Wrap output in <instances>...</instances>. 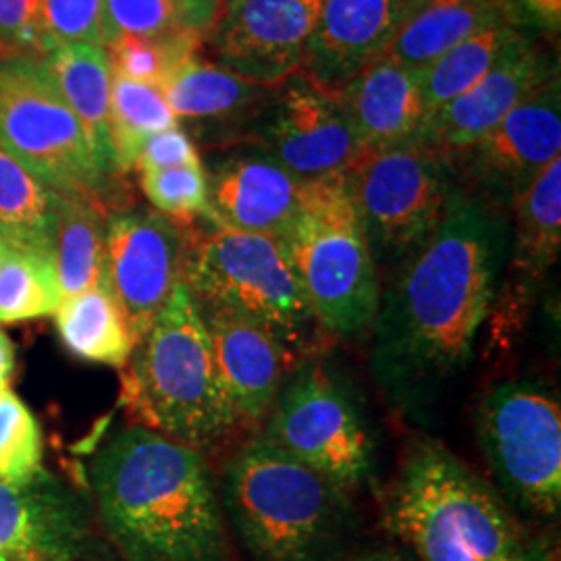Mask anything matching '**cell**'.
I'll return each mask as SVG.
<instances>
[{"label":"cell","mask_w":561,"mask_h":561,"mask_svg":"<svg viewBox=\"0 0 561 561\" xmlns=\"http://www.w3.org/2000/svg\"><path fill=\"white\" fill-rule=\"evenodd\" d=\"M524 32L514 23L484 27L422 69V94L428 113L472 90Z\"/></svg>","instance_id":"obj_29"},{"label":"cell","mask_w":561,"mask_h":561,"mask_svg":"<svg viewBox=\"0 0 561 561\" xmlns=\"http://www.w3.org/2000/svg\"><path fill=\"white\" fill-rule=\"evenodd\" d=\"M510 18L528 32L560 36L561 0H503Z\"/></svg>","instance_id":"obj_39"},{"label":"cell","mask_w":561,"mask_h":561,"mask_svg":"<svg viewBox=\"0 0 561 561\" xmlns=\"http://www.w3.org/2000/svg\"><path fill=\"white\" fill-rule=\"evenodd\" d=\"M0 146L55 194L102 206L113 175L36 55L0 59Z\"/></svg>","instance_id":"obj_9"},{"label":"cell","mask_w":561,"mask_h":561,"mask_svg":"<svg viewBox=\"0 0 561 561\" xmlns=\"http://www.w3.org/2000/svg\"><path fill=\"white\" fill-rule=\"evenodd\" d=\"M81 537L73 505L46 474L25 486L0 481V558L71 561Z\"/></svg>","instance_id":"obj_21"},{"label":"cell","mask_w":561,"mask_h":561,"mask_svg":"<svg viewBox=\"0 0 561 561\" xmlns=\"http://www.w3.org/2000/svg\"><path fill=\"white\" fill-rule=\"evenodd\" d=\"M477 439L503 491L524 510L556 518L561 507V405L539 382L507 381L482 396Z\"/></svg>","instance_id":"obj_10"},{"label":"cell","mask_w":561,"mask_h":561,"mask_svg":"<svg viewBox=\"0 0 561 561\" xmlns=\"http://www.w3.org/2000/svg\"><path fill=\"white\" fill-rule=\"evenodd\" d=\"M254 119V148L301 181L345 173L362 152L337 90L301 71L280 83Z\"/></svg>","instance_id":"obj_13"},{"label":"cell","mask_w":561,"mask_h":561,"mask_svg":"<svg viewBox=\"0 0 561 561\" xmlns=\"http://www.w3.org/2000/svg\"><path fill=\"white\" fill-rule=\"evenodd\" d=\"M183 229L154 210H119L106 221V289L136 343L161 314L181 280Z\"/></svg>","instance_id":"obj_15"},{"label":"cell","mask_w":561,"mask_h":561,"mask_svg":"<svg viewBox=\"0 0 561 561\" xmlns=\"http://www.w3.org/2000/svg\"><path fill=\"white\" fill-rule=\"evenodd\" d=\"M60 301L53 259L9 245L0 259V322L50 317L59 310Z\"/></svg>","instance_id":"obj_32"},{"label":"cell","mask_w":561,"mask_h":561,"mask_svg":"<svg viewBox=\"0 0 561 561\" xmlns=\"http://www.w3.org/2000/svg\"><path fill=\"white\" fill-rule=\"evenodd\" d=\"M183 233L181 280L202 312L261 327L298 360L321 329L277 238L243 233L206 215Z\"/></svg>","instance_id":"obj_7"},{"label":"cell","mask_w":561,"mask_h":561,"mask_svg":"<svg viewBox=\"0 0 561 561\" xmlns=\"http://www.w3.org/2000/svg\"><path fill=\"white\" fill-rule=\"evenodd\" d=\"M264 439L345 493L373 472V437L347 385L321 362H306L280 385Z\"/></svg>","instance_id":"obj_11"},{"label":"cell","mask_w":561,"mask_h":561,"mask_svg":"<svg viewBox=\"0 0 561 561\" xmlns=\"http://www.w3.org/2000/svg\"><path fill=\"white\" fill-rule=\"evenodd\" d=\"M561 154L560 73L510 111L481 140L445 154L456 183L510 210L512 201Z\"/></svg>","instance_id":"obj_12"},{"label":"cell","mask_w":561,"mask_h":561,"mask_svg":"<svg viewBox=\"0 0 561 561\" xmlns=\"http://www.w3.org/2000/svg\"><path fill=\"white\" fill-rule=\"evenodd\" d=\"M57 194L0 146V236L9 245L53 259Z\"/></svg>","instance_id":"obj_28"},{"label":"cell","mask_w":561,"mask_h":561,"mask_svg":"<svg viewBox=\"0 0 561 561\" xmlns=\"http://www.w3.org/2000/svg\"><path fill=\"white\" fill-rule=\"evenodd\" d=\"M41 60L62 101L83 125L102 171L117 175L108 129L113 83L108 50L101 44L71 42L50 48Z\"/></svg>","instance_id":"obj_23"},{"label":"cell","mask_w":561,"mask_h":561,"mask_svg":"<svg viewBox=\"0 0 561 561\" xmlns=\"http://www.w3.org/2000/svg\"><path fill=\"white\" fill-rule=\"evenodd\" d=\"M15 370V345L4 331H0V385H9Z\"/></svg>","instance_id":"obj_40"},{"label":"cell","mask_w":561,"mask_h":561,"mask_svg":"<svg viewBox=\"0 0 561 561\" xmlns=\"http://www.w3.org/2000/svg\"><path fill=\"white\" fill-rule=\"evenodd\" d=\"M201 34L167 36H121L106 44L113 73L162 88L183 62L201 55Z\"/></svg>","instance_id":"obj_33"},{"label":"cell","mask_w":561,"mask_h":561,"mask_svg":"<svg viewBox=\"0 0 561 561\" xmlns=\"http://www.w3.org/2000/svg\"><path fill=\"white\" fill-rule=\"evenodd\" d=\"M90 482L125 560H229L222 503L196 447L127 426L102 445Z\"/></svg>","instance_id":"obj_2"},{"label":"cell","mask_w":561,"mask_h":561,"mask_svg":"<svg viewBox=\"0 0 561 561\" xmlns=\"http://www.w3.org/2000/svg\"><path fill=\"white\" fill-rule=\"evenodd\" d=\"M202 164L201 154L190 140V136L178 125L152 136L144 144L138 157V171H154V169H173V167H198Z\"/></svg>","instance_id":"obj_38"},{"label":"cell","mask_w":561,"mask_h":561,"mask_svg":"<svg viewBox=\"0 0 561 561\" xmlns=\"http://www.w3.org/2000/svg\"><path fill=\"white\" fill-rule=\"evenodd\" d=\"M41 424L20 396L0 385V481L25 486L44 477Z\"/></svg>","instance_id":"obj_34"},{"label":"cell","mask_w":561,"mask_h":561,"mask_svg":"<svg viewBox=\"0 0 561 561\" xmlns=\"http://www.w3.org/2000/svg\"><path fill=\"white\" fill-rule=\"evenodd\" d=\"M410 0H322L321 15L306 46L301 73L340 90L396 38Z\"/></svg>","instance_id":"obj_17"},{"label":"cell","mask_w":561,"mask_h":561,"mask_svg":"<svg viewBox=\"0 0 561 561\" xmlns=\"http://www.w3.org/2000/svg\"><path fill=\"white\" fill-rule=\"evenodd\" d=\"M343 178L379 273L431 240L456 187L449 159L421 140L362 150Z\"/></svg>","instance_id":"obj_8"},{"label":"cell","mask_w":561,"mask_h":561,"mask_svg":"<svg viewBox=\"0 0 561 561\" xmlns=\"http://www.w3.org/2000/svg\"><path fill=\"white\" fill-rule=\"evenodd\" d=\"M510 245L507 210L456 183L431 240L381 287L370 368L393 405L431 408L468 370L502 294Z\"/></svg>","instance_id":"obj_1"},{"label":"cell","mask_w":561,"mask_h":561,"mask_svg":"<svg viewBox=\"0 0 561 561\" xmlns=\"http://www.w3.org/2000/svg\"><path fill=\"white\" fill-rule=\"evenodd\" d=\"M55 319L62 345L81 360L113 368H125L131 360L136 340L119 304L106 287L60 301Z\"/></svg>","instance_id":"obj_27"},{"label":"cell","mask_w":561,"mask_h":561,"mask_svg":"<svg viewBox=\"0 0 561 561\" xmlns=\"http://www.w3.org/2000/svg\"><path fill=\"white\" fill-rule=\"evenodd\" d=\"M352 561H408L405 558H401L393 551H387V549H379V551H366L358 558H354Z\"/></svg>","instance_id":"obj_41"},{"label":"cell","mask_w":561,"mask_h":561,"mask_svg":"<svg viewBox=\"0 0 561 561\" xmlns=\"http://www.w3.org/2000/svg\"><path fill=\"white\" fill-rule=\"evenodd\" d=\"M304 183L259 148L229 154L208 178V217L236 231L279 238L300 206Z\"/></svg>","instance_id":"obj_18"},{"label":"cell","mask_w":561,"mask_h":561,"mask_svg":"<svg viewBox=\"0 0 561 561\" xmlns=\"http://www.w3.org/2000/svg\"><path fill=\"white\" fill-rule=\"evenodd\" d=\"M178 125L161 88L113 73L111 83V146L119 173L136 169L144 144Z\"/></svg>","instance_id":"obj_31"},{"label":"cell","mask_w":561,"mask_h":561,"mask_svg":"<svg viewBox=\"0 0 561 561\" xmlns=\"http://www.w3.org/2000/svg\"><path fill=\"white\" fill-rule=\"evenodd\" d=\"M215 360L238 422H259L279 396L296 358L261 327L222 312H202Z\"/></svg>","instance_id":"obj_19"},{"label":"cell","mask_w":561,"mask_h":561,"mask_svg":"<svg viewBox=\"0 0 561 561\" xmlns=\"http://www.w3.org/2000/svg\"><path fill=\"white\" fill-rule=\"evenodd\" d=\"M385 522L416 561H539L497 491L442 443L405 456Z\"/></svg>","instance_id":"obj_3"},{"label":"cell","mask_w":561,"mask_h":561,"mask_svg":"<svg viewBox=\"0 0 561 561\" xmlns=\"http://www.w3.org/2000/svg\"><path fill=\"white\" fill-rule=\"evenodd\" d=\"M558 73L560 67L551 48L526 30L472 90L428 113L421 141L443 154H454L481 140L510 111Z\"/></svg>","instance_id":"obj_16"},{"label":"cell","mask_w":561,"mask_h":561,"mask_svg":"<svg viewBox=\"0 0 561 561\" xmlns=\"http://www.w3.org/2000/svg\"><path fill=\"white\" fill-rule=\"evenodd\" d=\"M337 94L362 150L421 140L428 117L421 71L381 57Z\"/></svg>","instance_id":"obj_20"},{"label":"cell","mask_w":561,"mask_h":561,"mask_svg":"<svg viewBox=\"0 0 561 561\" xmlns=\"http://www.w3.org/2000/svg\"><path fill=\"white\" fill-rule=\"evenodd\" d=\"M125 382L148 428L169 439L201 449L238 424L201 306L183 280L136 343Z\"/></svg>","instance_id":"obj_5"},{"label":"cell","mask_w":561,"mask_h":561,"mask_svg":"<svg viewBox=\"0 0 561 561\" xmlns=\"http://www.w3.org/2000/svg\"><path fill=\"white\" fill-rule=\"evenodd\" d=\"M514 213L505 275L514 285L539 283L561 252V157L549 162L510 204Z\"/></svg>","instance_id":"obj_24"},{"label":"cell","mask_w":561,"mask_h":561,"mask_svg":"<svg viewBox=\"0 0 561 561\" xmlns=\"http://www.w3.org/2000/svg\"><path fill=\"white\" fill-rule=\"evenodd\" d=\"M0 48L7 57L41 55V0H0Z\"/></svg>","instance_id":"obj_37"},{"label":"cell","mask_w":561,"mask_h":561,"mask_svg":"<svg viewBox=\"0 0 561 561\" xmlns=\"http://www.w3.org/2000/svg\"><path fill=\"white\" fill-rule=\"evenodd\" d=\"M140 185L157 213L173 221H194L208 215V178L202 164L140 171Z\"/></svg>","instance_id":"obj_35"},{"label":"cell","mask_w":561,"mask_h":561,"mask_svg":"<svg viewBox=\"0 0 561 561\" xmlns=\"http://www.w3.org/2000/svg\"><path fill=\"white\" fill-rule=\"evenodd\" d=\"M322 0H222L206 34L217 65L266 88L296 76Z\"/></svg>","instance_id":"obj_14"},{"label":"cell","mask_w":561,"mask_h":561,"mask_svg":"<svg viewBox=\"0 0 561 561\" xmlns=\"http://www.w3.org/2000/svg\"><path fill=\"white\" fill-rule=\"evenodd\" d=\"M161 90L175 117L238 123L248 117L254 121L262 106L273 99L277 88L243 80L221 65L196 55L194 59L183 62L164 81Z\"/></svg>","instance_id":"obj_25"},{"label":"cell","mask_w":561,"mask_h":561,"mask_svg":"<svg viewBox=\"0 0 561 561\" xmlns=\"http://www.w3.org/2000/svg\"><path fill=\"white\" fill-rule=\"evenodd\" d=\"M104 0H41V55L71 42L102 44Z\"/></svg>","instance_id":"obj_36"},{"label":"cell","mask_w":561,"mask_h":561,"mask_svg":"<svg viewBox=\"0 0 561 561\" xmlns=\"http://www.w3.org/2000/svg\"><path fill=\"white\" fill-rule=\"evenodd\" d=\"M497 23H514L503 0H410L382 57L422 71L460 42Z\"/></svg>","instance_id":"obj_22"},{"label":"cell","mask_w":561,"mask_h":561,"mask_svg":"<svg viewBox=\"0 0 561 561\" xmlns=\"http://www.w3.org/2000/svg\"><path fill=\"white\" fill-rule=\"evenodd\" d=\"M221 503L256 561H324L350 522V493L264 437L227 461Z\"/></svg>","instance_id":"obj_4"},{"label":"cell","mask_w":561,"mask_h":561,"mask_svg":"<svg viewBox=\"0 0 561 561\" xmlns=\"http://www.w3.org/2000/svg\"><path fill=\"white\" fill-rule=\"evenodd\" d=\"M104 210L96 202L57 194L53 262L62 300L106 287Z\"/></svg>","instance_id":"obj_26"},{"label":"cell","mask_w":561,"mask_h":561,"mask_svg":"<svg viewBox=\"0 0 561 561\" xmlns=\"http://www.w3.org/2000/svg\"><path fill=\"white\" fill-rule=\"evenodd\" d=\"M0 561H9V560H4V558H0Z\"/></svg>","instance_id":"obj_43"},{"label":"cell","mask_w":561,"mask_h":561,"mask_svg":"<svg viewBox=\"0 0 561 561\" xmlns=\"http://www.w3.org/2000/svg\"><path fill=\"white\" fill-rule=\"evenodd\" d=\"M277 240L322 331L354 340L373 329L381 273L343 173L304 183L300 206Z\"/></svg>","instance_id":"obj_6"},{"label":"cell","mask_w":561,"mask_h":561,"mask_svg":"<svg viewBox=\"0 0 561 561\" xmlns=\"http://www.w3.org/2000/svg\"><path fill=\"white\" fill-rule=\"evenodd\" d=\"M222 0H104L102 44L121 36L206 34L215 25Z\"/></svg>","instance_id":"obj_30"},{"label":"cell","mask_w":561,"mask_h":561,"mask_svg":"<svg viewBox=\"0 0 561 561\" xmlns=\"http://www.w3.org/2000/svg\"><path fill=\"white\" fill-rule=\"evenodd\" d=\"M7 248H9V243H7V240L0 236V259H2V254L7 252Z\"/></svg>","instance_id":"obj_42"}]
</instances>
